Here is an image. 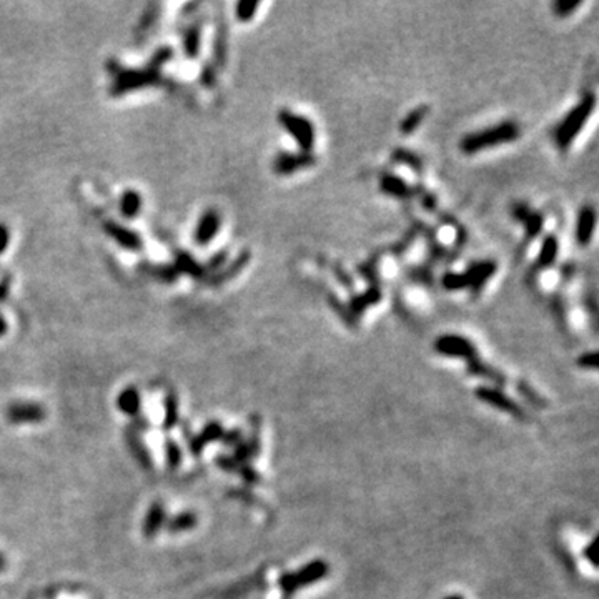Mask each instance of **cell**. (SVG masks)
<instances>
[{"label":"cell","instance_id":"cell-1","mask_svg":"<svg viewBox=\"0 0 599 599\" xmlns=\"http://www.w3.org/2000/svg\"><path fill=\"white\" fill-rule=\"evenodd\" d=\"M521 135V128L515 120H503L496 125L481 128V130L466 133L459 140V150L464 155H474L488 148H496L498 145L515 142Z\"/></svg>","mask_w":599,"mask_h":599},{"label":"cell","instance_id":"cell-2","mask_svg":"<svg viewBox=\"0 0 599 599\" xmlns=\"http://www.w3.org/2000/svg\"><path fill=\"white\" fill-rule=\"evenodd\" d=\"M594 107H596V97H594V94H586L564 115L561 123H558L553 133L554 143L559 150L564 152L571 147V143L576 140L583 127L586 125L589 117L593 115Z\"/></svg>","mask_w":599,"mask_h":599},{"label":"cell","instance_id":"cell-3","mask_svg":"<svg viewBox=\"0 0 599 599\" xmlns=\"http://www.w3.org/2000/svg\"><path fill=\"white\" fill-rule=\"evenodd\" d=\"M160 67L148 64L145 69H122L117 72L112 84V95H125L132 90L153 87L160 82Z\"/></svg>","mask_w":599,"mask_h":599},{"label":"cell","instance_id":"cell-4","mask_svg":"<svg viewBox=\"0 0 599 599\" xmlns=\"http://www.w3.org/2000/svg\"><path fill=\"white\" fill-rule=\"evenodd\" d=\"M278 123L285 128L286 133L293 138L296 145L300 147L301 152H311L315 147L316 132L315 125L311 123L310 118L303 115L291 112L289 108H281L276 115Z\"/></svg>","mask_w":599,"mask_h":599},{"label":"cell","instance_id":"cell-5","mask_svg":"<svg viewBox=\"0 0 599 599\" xmlns=\"http://www.w3.org/2000/svg\"><path fill=\"white\" fill-rule=\"evenodd\" d=\"M316 164V155L313 152H280L273 160L271 169L276 175L289 177L296 172L310 169Z\"/></svg>","mask_w":599,"mask_h":599},{"label":"cell","instance_id":"cell-6","mask_svg":"<svg viewBox=\"0 0 599 599\" xmlns=\"http://www.w3.org/2000/svg\"><path fill=\"white\" fill-rule=\"evenodd\" d=\"M433 348L436 353L443 354V357L463 358L466 362L478 357L476 347H474L473 342H469L468 338L461 337V335H443V337L436 338Z\"/></svg>","mask_w":599,"mask_h":599},{"label":"cell","instance_id":"cell-7","mask_svg":"<svg viewBox=\"0 0 599 599\" xmlns=\"http://www.w3.org/2000/svg\"><path fill=\"white\" fill-rule=\"evenodd\" d=\"M498 270V263L495 260H476L471 262L468 265L466 270V278H468V289L471 290V295L476 298L478 295H481L483 289H485L488 281L495 276Z\"/></svg>","mask_w":599,"mask_h":599},{"label":"cell","instance_id":"cell-8","mask_svg":"<svg viewBox=\"0 0 599 599\" xmlns=\"http://www.w3.org/2000/svg\"><path fill=\"white\" fill-rule=\"evenodd\" d=\"M220 227H222V215L218 213V210H215V208L205 210V212L202 213V217L198 218V223H196L195 232H194L195 245H198V247L210 245L212 240L218 235Z\"/></svg>","mask_w":599,"mask_h":599},{"label":"cell","instance_id":"cell-9","mask_svg":"<svg viewBox=\"0 0 599 599\" xmlns=\"http://www.w3.org/2000/svg\"><path fill=\"white\" fill-rule=\"evenodd\" d=\"M596 208L593 205H583L579 208L578 218H576V228H574V237L579 247L586 248L591 243L594 230H596Z\"/></svg>","mask_w":599,"mask_h":599},{"label":"cell","instance_id":"cell-10","mask_svg":"<svg viewBox=\"0 0 599 599\" xmlns=\"http://www.w3.org/2000/svg\"><path fill=\"white\" fill-rule=\"evenodd\" d=\"M103 230H105V233L113 238V242L117 243V245L125 248V250L128 252L142 250L143 240L135 230L123 227V225H120L117 222H107L103 225Z\"/></svg>","mask_w":599,"mask_h":599},{"label":"cell","instance_id":"cell-11","mask_svg":"<svg viewBox=\"0 0 599 599\" xmlns=\"http://www.w3.org/2000/svg\"><path fill=\"white\" fill-rule=\"evenodd\" d=\"M45 418V410L35 403H13L7 408V420L12 423H35Z\"/></svg>","mask_w":599,"mask_h":599},{"label":"cell","instance_id":"cell-12","mask_svg":"<svg viewBox=\"0 0 599 599\" xmlns=\"http://www.w3.org/2000/svg\"><path fill=\"white\" fill-rule=\"evenodd\" d=\"M381 289L380 286H375V285H370L365 291H362V293H357V295H352V298L348 301V310L352 311V315L354 318H358L359 315L365 313L366 308H370V306H375L376 303H380L381 301Z\"/></svg>","mask_w":599,"mask_h":599},{"label":"cell","instance_id":"cell-13","mask_svg":"<svg viewBox=\"0 0 599 599\" xmlns=\"http://www.w3.org/2000/svg\"><path fill=\"white\" fill-rule=\"evenodd\" d=\"M250 260H252V253L248 250H243L242 253H238V255L235 257L232 262L227 263L222 270H218L217 273H215V275L212 276V280H210V285L218 286L225 284V281L233 280L235 276H238L240 273L243 271V268L250 263Z\"/></svg>","mask_w":599,"mask_h":599},{"label":"cell","instance_id":"cell-14","mask_svg":"<svg viewBox=\"0 0 599 599\" xmlns=\"http://www.w3.org/2000/svg\"><path fill=\"white\" fill-rule=\"evenodd\" d=\"M380 191L398 200H408L413 196V186L395 174H383L380 177Z\"/></svg>","mask_w":599,"mask_h":599},{"label":"cell","instance_id":"cell-15","mask_svg":"<svg viewBox=\"0 0 599 599\" xmlns=\"http://www.w3.org/2000/svg\"><path fill=\"white\" fill-rule=\"evenodd\" d=\"M476 395H478L479 398H481L483 401H486V403H490V405H493V406H496V408H500V410H506V411H511L513 415L520 416V418H525L523 410H521L520 406H517V405L515 403V401H511L510 398L503 395V393H501L500 390H496V388H486V386L478 388V390H476Z\"/></svg>","mask_w":599,"mask_h":599},{"label":"cell","instance_id":"cell-16","mask_svg":"<svg viewBox=\"0 0 599 599\" xmlns=\"http://www.w3.org/2000/svg\"><path fill=\"white\" fill-rule=\"evenodd\" d=\"M559 255V238L554 233H546L541 242L538 260H536L534 270H546L551 268L558 260Z\"/></svg>","mask_w":599,"mask_h":599},{"label":"cell","instance_id":"cell-17","mask_svg":"<svg viewBox=\"0 0 599 599\" xmlns=\"http://www.w3.org/2000/svg\"><path fill=\"white\" fill-rule=\"evenodd\" d=\"M428 113H430V105H426V103H421L413 110H410V112L403 117V120L400 122V127H398L400 128L401 135H405V137L413 135V133L420 128L421 123L425 122V118L428 117Z\"/></svg>","mask_w":599,"mask_h":599},{"label":"cell","instance_id":"cell-18","mask_svg":"<svg viewBox=\"0 0 599 599\" xmlns=\"http://www.w3.org/2000/svg\"><path fill=\"white\" fill-rule=\"evenodd\" d=\"M142 207H143V198L137 190H127V191H123L122 196H120L118 208H120V213H122V217H125L128 220L137 218L138 213L142 212Z\"/></svg>","mask_w":599,"mask_h":599},{"label":"cell","instance_id":"cell-19","mask_svg":"<svg viewBox=\"0 0 599 599\" xmlns=\"http://www.w3.org/2000/svg\"><path fill=\"white\" fill-rule=\"evenodd\" d=\"M202 47V26L198 22L186 27L184 35V54L189 59H196Z\"/></svg>","mask_w":599,"mask_h":599},{"label":"cell","instance_id":"cell-20","mask_svg":"<svg viewBox=\"0 0 599 599\" xmlns=\"http://www.w3.org/2000/svg\"><path fill=\"white\" fill-rule=\"evenodd\" d=\"M390 157H391L393 164H400V165L408 167V169L415 170L416 174H421V172L425 170V164H423V160H421V157L418 155V153H415L413 150H408V148L396 147L395 150L391 152Z\"/></svg>","mask_w":599,"mask_h":599},{"label":"cell","instance_id":"cell-21","mask_svg":"<svg viewBox=\"0 0 599 599\" xmlns=\"http://www.w3.org/2000/svg\"><path fill=\"white\" fill-rule=\"evenodd\" d=\"M222 426L220 423H208L205 428L202 430V433L198 436H195L194 440H191L190 443V448H191V453L194 454H198L202 449L207 447L208 443L215 442V440H218L220 436H222Z\"/></svg>","mask_w":599,"mask_h":599},{"label":"cell","instance_id":"cell-22","mask_svg":"<svg viewBox=\"0 0 599 599\" xmlns=\"http://www.w3.org/2000/svg\"><path fill=\"white\" fill-rule=\"evenodd\" d=\"M468 371L474 376H481V378H486V380H490L493 383H498V385H505V383H506V378L503 376L500 371H496L495 368L486 365V363L481 362V359H479L478 357L469 359Z\"/></svg>","mask_w":599,"mask_h":599},{"label":"cell","instance_id":"cell-23","mask_svg":"<svg viewBox=\"0 0 599 599\" xmlns=\"http://www.w3.org/2000/svg\"><path fill=\"white\" fill-rule=\"evenodd\" d=\"M164 521H165L164 506L155 503V505L150 508V511L147 513L145 525H143V534H145L147 538H152V536H155L157 531L160 530V526L164 525Z\"/></svg>","mask_w":599,"mask_h":599},{"label":"cell","instance_id":"cell-24","mask_svg":"<svg viewBox=\"0 0 599 599\" xmlns=\"http://www.w3.org/2000/svg\"><path fill=\"white\" fill-rule=\"evenodd\" d=\"M117 405L123 413L135 416L138 410H140V395H138L135 388H127V390H123L118 395Z\"/></svg>","mask_w":599,"mask_h":599},{"label":"cell","instance_id":"cell-25","mask_svg":"<svg viewBox=\"0 0 599 599\" xmlns=\"http://www.w3.org/2000/svg\"><path fill=\"white\" fill-rule=\"evenodd\" d=\"M175 268H177V270H179V273H180V271H185L186 275L195 276V278L202 276L203 273H205V270H203V265H200V263L196 262L195 258L190 255V253H184V252H181V253H179V255H177Z\"/></svg>","mask_w":599,"mask_h":599},{"label":"cell","instance_id":"cell-26","mask_svg":"<svg viewBox=\"0 0 599 599\" xmlns=\"http://www.w3.org/2000/svg\"><path fill=\"white\" fill-rule=\"evenodd\" d=\"M525 225V242L526 243H531L533 240H536L543 232L544 228V215L541 212H536L533 210V213L530 215L528 218H526Z\"/></svg>","mask_w":599,"mask_h":599},{"label":"cell","instance_id":"cell-27","mask_svg":"<svg viewBox=\"0 0 599 599\" xmlns=\"http://www.w3.org/2000/svg\"><path fill=\"white\" fill-rule=\"evenodd\" d=\"M442 286L448 291L466 290L469 286L466 273H464V271H447L442 276Z\"/></svg>","mask_w":599,"mask_h":599},{"label":"cell","instance_id":"cell-28","mask_svg":"<svg viewBox=\"0 0 599 599\" xmlns=\"http://www.w3.org/2000/svg\"><path fill=\"white\" fill-rule=\"evenodd\" d=\"M258 7H260V2H257V0H243V2H238L235 6V17L238 22H250L255 18Z\"/></svg>","mask_w":599,"mask_h":599},{"label":"cell","instance_id":"cell-29","mask_svg":"<svg viewBox=\"0 0 599 599\" xmlns=\"http://www.w3.org/2000/svg\"><path fill=\"white\" fill-rule=\"evenodd\" d=\"M328 303L330 306H332V310L335 311V313H337L340 318L348 325V327H354V325H357V318H354V316L352 315V311L348 310V306L345 305L337 295L328 293Z\"/></svg>","mask_w":599,"mask_h":599},{"label":"cell","instance_id":"cell-30","mask_svg":"<svg viewBox=\"0 0 599 599\" xmlns=\"http://www.w3.org/2000/svg\"><path fill=\"white\" fill-rule=\"evenodd\" d=\"M195 525H196V516L194 515V513H181V515L175 516L174 520H170L169 523H167V528H169L170 531H174V533H180V531L191 530Z\"/></svg>","mask_w":599,"mask_h":599},{"label":"cell","instance_id":"cell-31","mask_svg":"<svg viewBox=\"0 0 599 599\" xmlns=\"http://www.w3.org/2000/svg\"><path fill=\"white\" fill-rule=\"evenodd\" d=\"M147 271L152 276H155L157 280L165 281V284H174L177 276H179V270H177L175 265H153L147 268Z\"/></svg>","mask_w":599,"mask_h":599},{"label":"cell","instance_id":"cell-32","mask_svg":"<svg viewBox=\"0 0 599 599\" xmlns=\"http://www.w3.org/2000/svg\"><path fill=\"white\" fill-rule=\"evenodd\" d=\"M358 273L362 275L363 278H366L368 281H370L371 285L375 286H380V273H378V257L375 258H370V260L362 263V265L358 267Z\"/></svg>","mask_w":599,"mask_h":599},{"label":"cell","instance_id":"cell-33","mask_svg":"<svg viewBox=\"0 0 599 599\" xmlns=\"http://www.w3.org/2000/svg\"><path fill=\"white\" fill-rule=\"evenodd\" d=\"M583 0H556L553 2V13L559 18H566L581 6Z\"/></svg>","mask_w":599,"mask_h":599},{"label":"cell","instance_id":"cell-34","mask_svg":"<svg viewBox=\"0 0 599 599\" xmlns=\"http://www.w3.org/2000/svg\"><path fill=\"white\" fill-rule=\"evenodd\" d=\"M415 195L420 198L421 207H423L425 210H428V212H435L436 205H438V202H436V196L433 194H431V191L428 189H426V186H423L421 184L415 185L413 196Z\"/></svg>","mask_w":599,"mask_h":599},{"label":"cell","instance_id":"cell-35","mask_svg":"<svg viewBox=\"0 0 599 599\" xmlns=\"http://www.w3.org/2000/svg\"><path fill=\"white\" fill-rule=\"evenodd\" d=\"M165 410H167V416H165L164 425H165V428L169 430L177 423V420H179V403H177V396L172 395V393L167 396Z\"/></svg>","mask_w":599,"mask_h":599},{"label":"cell","instance_id":"cell-36","mask_svg":"<svg viewBox=\"0 0 599 599\" xmlns=\"http://www.w3.org/2000/svg\"><path fill=\"white\" fill-rule=\"evenodd\" d=\"M227 260H228V250H220L218 253H215L207 263H205L203 270L217 273L218 270H222V268L227 265Z\"/></svg>","mask_w":599,"mask_h":599},{"label":"cell","instance_id":"cell-37","mask_svg":"<svg viewBox=\"0 0 599 599\" xmlns=\"http://www.w3.org/2000/svg\"><path fill=\"white\" fill-rule=\"evenodd\" d=\"M531 213H533V208H531L526 202H516L511 207V217L515 218L516 222L525 223L526 218H528Z\"/></svg>","mask_w":599,"mask_h":599},{"label":"cell","instance_id":"cell-38","mask_svg":"<svg viewBox=\"0 0 599 599\" xmlns=\"http://www.w3.org/2000/svg\"><path fill=\"white\" fill-rule=\"evenodd\" d=\"M415 238H416V232H413V230H411V232L406 233L405 237L400 240V242H396L395 245L391 247L393 255H403V253L411 247V243L415 242Z\"/></svg>","mask_w":599,"mask_h":599},{"label":"cell","instance_id":"cell-39","mask_svg":"<svg viewBox=\"0 0 599 599\" xmlns=\"http://www.w3.org/2000/svg\"><path fill=\"white\" fill-rule=\"evenodd\" d=\"M332 271L335 273V276H337L338 284L342 285L343 289H348V290L353 289L352 276H349V273L347 270H345V268L342 265H340V263H335L333 268H332Z\"/></svg>","mask_w":599,"mask_h":599},{"label":"cell","instance_id":"cell-40","mask_svg":"<svg viewBox=\"0 0 599 599\" xmlns=\"http://www.w3.org/2000/svg\"><path fill=\"white\" fill-rule=\"evenodd\" d=\"M167 459H169V464H170L172 469L179 466L181 454H180V448L177 447V443L167 442Z\"/></svg>","mask_w":599,"mask_h":599},{"label":"cell","instance_id":"cell-41","mask_svg":"<svg viewBox=\"0 0 599 599\" xmlns=\"http://www.w3.org/2000/svg\"><path fill=\"white\" fill-rule=\"evenodd\" d=\"M410 278L415 281H420V284H431V280H433V276H431V271L428 268L425 267H418V268H413V270L410 271Z\"/></svg>","mask_w":599,"mask_h":599},{"label":"cell","instance_id":"cell-42","mask_svg":"<svg viewBox=\"0 0 599 599\" xmlns=\"http://www.w3.org/2000/svg\"><path fill=\"white\" fill-rule=\"evenodd\" d=\"M596 352L583 353L581 357L578 358V365L581 368H589V370H596L598 368V359H596Z\"/></svg>","mask_w":599,"mask_h":599},{"label":"cell","instance_id":"cell-43","mask_svg":"<svg viewBox=\"0 0 599 599\" xmlns=\"http://www.w3.org/2000/svg\"><path fill=\"white\" fill-rule=\"evenodd\" d=\"M9 243H11V230L6 223L0 222V255L7 250Z\"/></svg>","mask_w":599,"mask_h":599},{"label":"cell","instance_id":"cell-44","mask_svg":"<svg viewBox=\"0 0 599 599\" xmlns=\"http://www.w3.org/2000/svg\"><path fill=\"white\" fill-rule=\"evenodd\" d=\"M203 79H205V84H207V85H213L215 84V70L212 69V67H208V69L205 70Z\"/></svg>","mask_w":599,"mask_h":599},{"label":"cell","instance_id":"cell-45","mask_svg":"<svg viewBox=\"0 0 599 599\" xmlns=\"http://www.w3.org/2000/svg\"><path fill=\"white\" fill-rule=\"evenodd\" d=\"M9 330V325H7V320L4 318L2 315H0V337H4V335L7 333Z\"/></svg>","mask_w":599,"mask_h":599},{"label":"cell","instance_id":"cell-46","mask_svg":"<svg viewBox=\"0 0 599 599\" xmlns=\"http://www.w3.org/2000/svg\"><path fill=\"white\" fill-rule=\"evenodd\" d=\"M6 566H7V561H6V556H2V554H0V571H4V569H6Z\"/></svg>","mask_w":599,"mask_h":599},{"label":"cell","instance_id":"cell-47","mask_svg":"<svg viewBox=\"0 0 599 599\" xmlns=\"http://www.w3.org/2000/svg\"><path fill=\"white\" fill-rule=\"evenodd\" d=\"M447 599H461L459 596H454V598H447Z\"/></svg>","mask_w":599,"mask_h":599}]
</instances>
